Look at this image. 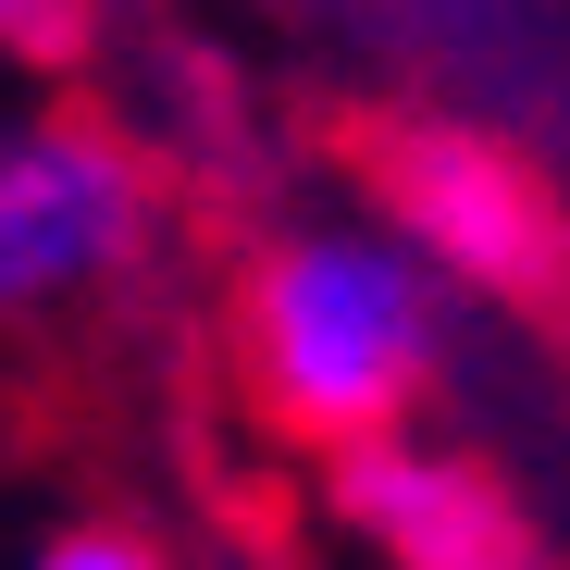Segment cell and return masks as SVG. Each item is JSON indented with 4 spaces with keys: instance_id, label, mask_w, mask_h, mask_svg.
I'll return each mask as SVG.
<instances>
[{
    "instance_id": "1",
    "label": "cell",
    "mask_w": 570,
    "mask_h": 570,
    "mask_svg": "<svg viewBox=\"0 0 570 570\" xmlns=\"http://www.w3.org/2000/svg\"><path fill=\"white\" fill-rule=\"evenodd\" d=\"M434 347H446V285L422 273V248L372 224H298L248 273V372L273 422L323 434L335 459L410 434Z\"/></svg>"
},
{
    "instance_id": "2",
    "label": "cell",
    "mask_w": 570,
    "mask_h": 570,
    "mask_svg": "<svg viewBox=\"0 0 570 570\" xmlns=\"http://www.w3.org/2000/svg\"><path fill=\"white\" fill-rule=\"evenodd\" d=\"M149 236V174L100 125H0V311L75 298Z\"/></svg>"
},
{
    "instance_id": "3",
    "label": "cell",
    "mask_w": 570,
    "mask_h": 570,
    "mask_svg": "<svg viewBox=\"0 0 570 570\" xmlns=\"http://www.w3.org/2000/svg\"><path fill=\"white\" fill-rule=\"evenodd\" d=\"M385 199H397V248H422L434 285H484V298H533L558 273V224L533 199V174L497 137L459 125H410L385 149Z\"/></svg>"
},
{
    "instance_id": "4",
    "label": "cell",
    "mask_w": 570,
    "mask_h": 570,
    "mask_svg": "<svg viewBox=\"0 0 570 570\" xmlns=\"http://www.w3.org/2000/svg\"><path fill=\"white\" fill-rule=\"evenodd\" d=\"M335 509H347L360 546H385L397 570H497L509 546H533L521 509L484 484V471L446 459V446H422V434L335 459Z\"/></svg>"
},
{
    "instance_id": "5",
    "label": "cell",
    "mask_w": 570,
    "mask_h": 570,
    "mask_svg": "<svg viewBox=\"0 0 570 570\" xmlns=\"http://www.w3.org/2000/svg\"><path fill=\"white\" fill-rule=\"evenodd\" d=\"M26 570H161V546L125 533V521H75V533H50Z\"/></svg>"
}]
</instances>
